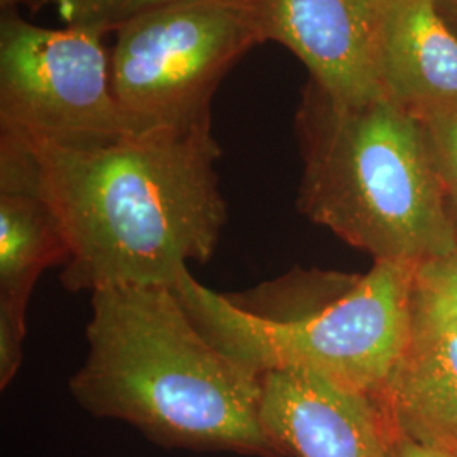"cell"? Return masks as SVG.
Instances as JSON below:
<instances>
[{
  "instance_id": "obj_1",
  "label": "cell",
  "mask_w": 457,
  "mask_h": 457,
  "mask_svg": "<svg viewBox=\"0 0 457 457\" xmlns=\"http://www.w3.org/2000/svg\"><path fill=\"white\" fill-rule=\"evenodd\" d=\"M14 136L36 192L63 232L66 290L175 288L190 262L212 260L228 222L212 128L92 143Z\"/></svg>"
},
{
  "instance_id": "obj_2",
  "label": "cell",
  "mask_w": 457,
  "mask_h": 457,
  "mask_svg": "<svg viewBox=\"0 0 457 457\" xmlns=\"http://www.w3.org/2000/svg\"><path fill=\"white\" fill-rule=\"evenodd\" d=\"M77 403L166 449L283 457L262 422V376L217 349L168 287L92 294Z\"/></svg>"
},
{
  "instance_id": "obj_3",
  "label": "cell",
  "mask_w": 457,
  "mask_h": 457,
  "mask_svg": "<svg viewBox=\"0 0 457 457\" xmlns=\"http://www.w3.org/2000/svg\"><path fill=\"white\" fill-rule=\"evenodd\" d=\"M415 268L376 262L356 277L290 273L222 295L190 270L175 292L196 328L256 375L305 371L375 398L411 336Z\"/></svg>"
},
{
  "instance_id": "obj_4",
  "label": "cell",
  "mask_w": 457,
  "mask_h": 457,
  "mask_svg": "<svg viewBox=\"0 0 457 457\" xmlns=\"http://www.w3.org/2000/svg\"><path fill=\"white\" fill-rule=\"evenodd\" d=\"M298 209L376 262L419 268L457 245V215L415 115L385 96L343 104L309 82L295 117Z\"/></svg>"
},
{
  "instance_id": "obj_5",
  "label": "cell",
  "mask_w": 457,
  "mask_h": 457,
  "mask_svg": "<svg viewBox=\"0 0 457 457\" xmlns=\"http://www.w3.org/2000/svg\"><path fill=\"white\" fill-rule=\"evenodd\" d=\"M111 80L136 132L212 128V97L262 45L249 0H196L136 17L115 31Z\"/></svg>"
},
{
  "instance_id": "obj_6",
  "label": "cell",
  "mask_w": 457,
  "mask_h": 457,
  "mask_svg": "<svg viewBox=\"0 0 457 457\" xmlns=\"http://www.w3.org/2000/svg\"><path fill=\"white\" fill-rule=\"evenodd\" d=\"M105 34L43 28L0 11V131L53 143L132 134L117 105Z\"/></svg>"
},
{
  "instance_id": "obj_7",
  "label": "cell",
  "mask_w": 457,
  "mask_h": 457,
  "mask_svg": "<svg viewBox=\"0 0 457 457\" xmlns=\"http://www.w3.org/2000/svg\"><path fill=\"white\" fill-rule=\"evenodd\" d=\"M262 43L290 49L311 82L343 104L383 96L376 46L383 0H249Z\"/></svg>"
},
{
  "instance_id": "obj_8",
  "label": "cell",
  "mask_w": 457,
  "mask_h": 457,
  "mask_svg": "<svg viewBox=\"0 0 457 457\" xmlns=\"http://www.w3.org/2000/svg\"><path fill=\"white\" fill-rule=\"evenodd\" d=\"M262 422L283 457H390L392 428L375 398L324 376H262Z\"/></svg>"
},
{
  "instance_id": "obj_9",
  "label": "cell",
  "mask_w": 457,
  "mask_h": 457,
  "mask_svg": "<svg viewBox=\"0 0 457 457\" xmlns=\"http://www.w3.org/2000/svg\"><path fill=\"white\" fill-rule=\"evenodd\" d=\"M395 432L457 454V317L413 292L407 351L375 396Z\"/></svg>"
},
{
  "instance_id": "obj_10",
  "label": "cell",
  "mask_w": 457,
  "mask_h": 457,
  "mask_svg": "<svg viewBox=\"0 0 457 457\" xmlns=\"http://www.w3.org/2000/svg\"><path fill=\"white\" fill-rule=\"evenodd\" d=\"M376 68L383 96L411 115L457 104V33L436 0H383Z\"/></svg>"
},
{
  "instance_id": "obj_11",
  "label": "cell",
  "mask_w": 457,
  "mask_h": 457,
  "mask_svg": "<svg viewBox=\"0 0 457 457\" xmlns=\"http://www.w3.org/2000/svg\"><path fill=\"white\" fill-rule=\"evenodd\" d=\"M66 258L63 232L33 187L24 147L0 132V302L26 311L37 278Z\"/></svg>"
},
{
  "instance_id": "obj_12",
  "label": "cell",
  "mask_w": 457,
  "mask_h": 457,
  "mask_svg": "<svg viewBox=\"0 0 457 457\" xmlns=\"http://www.w3.org/2000/svg\"><path fill=\"white\" fill-rule=\"evenodd\" d=\"M183 2L196 0H21V5L31 11L53 7L65 26L109 34L136 17Z\"/></svg>"
},
{
  "instance_id": "obj_13",
  "label": "cell",
  "mask_w": 457,
  "mask_h": 457,
  "mask_svg": "<svg viewBox=\"0 0 457 457\" xmlns=\"http://www.w3.org/2000/svg\"><path fill=\"white\" fill-rule=\"evenodd\" d=\"M415 117L422 126L432 162L457 215V104Z\"/></svg>"
},
{
  "instance_id": "obj_14",
  "label": "cell",
  "mask_w": 457,
  "mask_h": 457,
  "mask_svg": "<svg viewBox=\"0 0 457 457\" xmlns=\"http://www.w3.org/2000/svg\"><path fill=\"white\" fill-rule=\"evenodd\" d=\"M413 292L457 317V245L445 256L415 268Z\"/></svg>"
},
{
  "instance_id": "obj_15",
  "label": "cell",
  "mask_w": 457,
  "mask_h": 457,
  "mask_svg": "<svg viewBox=\"0 0 457 457\" xmlns=\"http://www.w3.org/2000/svg\"><path fill=\"white\" fill-rule=\"evenodd\" d=\"M26 337V311L0 302V388L11 385L17 375Z\"/></svg>"
},
{
  "instance_id": "obj_16",
  "label": "cell",
  "mask_w": 457,
  "mask_h": 457,
  "mask_svg": "<svg viewBox=\"0 0 457 457\" xmlns=\"http://www.w3.org/2000/svg\"><path fill=\"white\" fill-rule=\"evenodd\" d=\"M392 428V427H390ZM390 457H457L456 453L439 445L415 441L392 428V451Z\"/></svg>"
},
{
  "instance_id": "obj_17",
  "label": "cell",
  "mask_w": 457,
  "mask_h": 457,
  "mask_svg": "<svg viewBox=\"0 0 457 457\" xmlns=\"http://www.w3.org/2000/svg\"><path fill=\"white\" fill-rule=\"evenodd\" d=\"M449 26L457 33V0H436Z\"/></svg>"
}]
</instances>
